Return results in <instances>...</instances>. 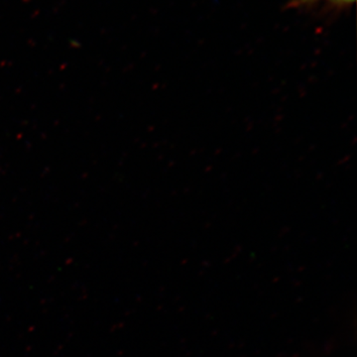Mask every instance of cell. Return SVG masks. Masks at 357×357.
<instances>
[{"mask_svg": "<svg viewBox=\"0 0 357 357\" xmlns=\"http://www.w3.org/2000/svg\"><path fill=\"white\" fill-rule=\"evenodd\" d=\"M338 1L349 2V1H354V0H338Z\"/></svg>", "mask_w": 357, "mask_h": 357, "instance_id": "6da1fadb", "label": "cell"}]
</instances>
